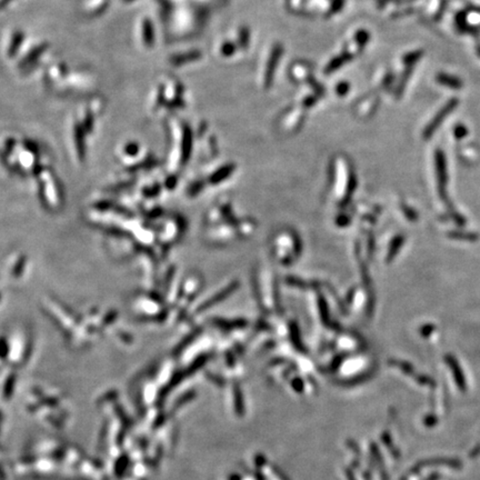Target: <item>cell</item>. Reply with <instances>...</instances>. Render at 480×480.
<instances>
[{
  "mask_svg": "<svg viewBox=\"0 0 480 480\" xmlns=\"http://www.w3.org/2000/svg\"><path fill=\"white\" fill-rule=\"evenodd\" d=\"M459 104V100L457 98H452L450 99L449 101L447 102V104L442 107V109L439 110L438 114H437V116H436L434 119H432V121L430 122V125L428 126V128L426 129V132H424V134H426L427 137H429L430 134H432V133H434V130L435 129H437L438 127L440 126V124H442L443 119H445L448 115H449L452 110H455L456 109V107L458 106Z\"/></svg>",
  "mask_w": 480,
  "mask_h": 480,
  "instance_id": "obj_1",
  "label": "cell"
},
{
  "mask_svg": "<svg viewBox=\"0 0 480 480\" xmlns=\"http://www.w3.org/2000/svg\"><path fill=\"white\" fill-rule=\"evenodd\" d=\"M437 81L440 85L449 87L451 89H460L463 87V82L461 81V79H459L458 77L451 76V75L448 74H438L437 75Z\"/></svg>",
  "mask_w": 480,
  "mask_h": 480,
  "instance_id": "obj_2",
  "label": "cell"
},
{
  "mask_svg": "<svg viewBox=\"0 0 480 480\" xmlns=\"http://www.w3.org/2000/svg\"><path fill=\"white\" fill-rule=\"evenodd\" d=\"M477 53H478V55L480 56V46H478V48H477Z\"/></svg>",
  "mask_w": 480,
  "mask_h": 480,
  "instance_id": "obj_3",
  "label": "cell"
}]
</instances>
